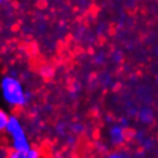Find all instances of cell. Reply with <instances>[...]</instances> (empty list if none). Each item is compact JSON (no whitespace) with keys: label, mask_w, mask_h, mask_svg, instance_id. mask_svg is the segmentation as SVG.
<instances>
[{"label":"cell","mask_w":158,"mask_h":158,"mask_svg":"<svg viewBox=\"0 0 158 158\" xmlns=\"http://www.w3.org/2000/svg\"><path fill=\"white\" fill-rule=\"evenodd\" d=\"M0 92L4 102L14 111L23 110L32 101V93L24 87L16 75L6 73L0 79Z\"/></svg>","instance_id":"6da1fadb"},{"label":"cell","mask_w":158,"mask_h":158,"mask_svg":"<svg viewBox=\"0 0 158 158\" xmlns=\"http://www.w3.org/2000/svg\"><path fill=\"white\" fill-rule=\"evenodd\" d=\"M2 135L5 142L8 144L10 150L27 152L32 147L23 122L16 112L10 114L6 130Z\"/></svg>","instance_id":"7a4b0ae2"},{"label":"cell","mask_w":158,"mask_h":158,"mask_svg":"<svg viewBox=\"0 0 158 158\" xmlns=\"http://www.w3.org/2000/svg\"><path fill=\"white\" fill-rule=\"evenodd\" d=\"M108 142L112 148H122L127 143L128 140V128L122 126L118 122L111 123L107 131Z\"/></svg>","instance_id":"3957f363"},{"label":"cell","mask_w":158,"mask_h":158,"mask_svg":"<svg viewBox=\"0 0 158 158\" xmlns=\"http://www.w3.org/2000/svg\"><path fill=\"white\" fill-rule=\"evenodd\" d=\"M136 118L143 125H152L155 123V111L152 108L144 106L141 109H139Z\"/></svg>","instance_id":"277c9868"},{"label":"cell","mask_w":158,"mask_h":158,"mask_svg":"<svg viewBox=\"0 0 158 158\" xmlns=\"http://www.w3.org/2000/svg\"><path fill=\"white\" fill-rule=\"evenodd\" d=\"M104 158H132V156L126 149H124V147H122V148H115L112 151H109Z\"/></svg>","instance_id":"5b68a950"},{"label":"cell","mask_w":158,"mask_h":158,"mask_svg":"<svg viewBox=\"0 0 158 158\" xmlns=\"http://www.w3.org/2000/svg\"><path fill=\"white\" fill-rule=\"evenodd\" d=\"M86 131V127L84 125L83 123L79 122H73L69 124V133L76 135V136H80L83 135Z\"/></svg>","instance_id":"8992f818"},{"label":"cell","mask_w":158,"mask_h":158,"mask_svg":"<svg viewBox=\"0 0 158 158\" xmlns=\"http://www.w3.org/2000/svg\"><path fill=\"white\" fill-rule=\"evenodd\" d=\"M55 133L60 138H64L67 134H69V124L64 120H60L55 125Z\"/></svg>","instance_id":"52a82bcc"},{"label":"cell","mask_w":158,"mask_h":158,"mask_svg":"<svg viewBox=\"0 0 158 158\" xmlns=\"http://www.w3.org/2000/svg\"><path fill=\"white\" fill-rule=\"evenodd\" d=\"M9 116H10V112H8L5 109L0 108V133L1 134H4L5 130H6Z\"/></svg>","instance_id":"ba28073f"},{"label":"cell","mask_w":158,"mask_h":158,"mask_svg":"<svg viewBox=\"0 0 158 158\" xmlns=\"http://www.w3.org/2000/svg\"><path fill=\"white\" fill-rule=\"evenodd\" d=\"M39 75L44 79H49L54 76V68L49 64H45L39 69Z\"/></svg>","instance_id":"9c48e42d"},{"label":"cell","mask_w":158,"mask_h":158,"mask_svg":"<svg viewBox=\"0 0 158 158\" xmlns=\"http://www.w3.org/2000/svg\"><path fill=\"white\" fill-rule=\"evenodd\" d=\"M93 147H94L95 151L99 155H107L109 152V146L106 142H103V141H100V140L95 141Z\"/></svg>","instance_id":"30bf717a"},{"label":"cell","mask_w":158,"mask_h":158,"mask_svg":"<svg viewBox=\"0 0 158 158\" xmlns=\"http://www.w3.org/2000/svg\"><path fill=\"white\" fill-rule=\"evenodd\" d=\"M27 157L28 158H44V152L40 150V148L36 146H32L27 151Z\"/></svg>","instance_id":"8fae6325"},{"label":"cell","mask_w":158,"mask_h":158,"mask_svg":"<svg viewBox=\"0 0 158 158\" xmlns=\"http://www.w3.org/2000/svg\"><path fill=\"white\" fill-rule=\"evenodd\" d=\"M51 158H75V156L69 150H55L52 152Z\"/></svg>","instance_id":"7c38bea8"},{"label":"cell","mask_w":158,"mask_h":158,"mask_svg":"<svg viewBox=\"0 0 158 158\" xmlns=\"http://www.w3.org/2000/svg\"><path fill=\"white\" fill-rule=\"evenodd\" d=\"M10 152V149H9V147L6 142H5V140L2 142L0 143V158H8V155Z\"/></svg>","instance_id":"4fadbf2b"},{"label":"cell","mask_w":158,"mask_h":158,"mask_svg":"<svg viewBox=\"0 0 158 158\" xmlns=\"http://www.w3.org/2000/svg\"><path fill=\"white\" fill-rule=\"evenodd\" d=\"M140 146L142 147V149H143V151H148V150H150L151 148L154 147V140L151 138H147L146 136V139L143 140L142 142L140 143Z\"/></svg>","instance_id":"5bb4252c"},{"label":"cell","mask_w":158,"mask_h":158,"mask_svg":"<svg viewBox=\"0 0 158 158\" xmlns=\"http://www.w3.org/2000/svg\"><path fill=\"white\" fill-rule=\"evenodd\" d=\"M146 136H147V134H146V132H144V131L139 130V131H136V132L133 133V136H132V138L134 139V141H136V142L140 144V143L142 142L143 140L146 139Z\"/></svg>","instance_id":"9a60e30c"},{"label":"cell","mask_w":158,"mask_h":158,"mask_svg":"<svg viewBox=\"0 0 158 158\" xmlns=\"http://www.w3.org/2000/svg\"><path fill=\"white\" fill-rule=\"evenodd\" d=\"M93 61H94L95 64H98V65H101V64H103L104 62H106V61H107V56H106V54H104V53L100 52V53H98V54L94 56Z\"/></svg>","instance_id":"2e32d148"},{"label":"cell","mask_w":158,"mask_h":158,"mask_svg":"<svg viewBox=\"0 0 158 158\" xmlns=\"http://www.w3.org/2000/svg\"><path fill=\"white\" fill-rule=\"evenodd\" d=\"M123 54H122V52H119V51H116V52H114L112 54H111V56H110V59H111V61L114 62L115 64H119L120 62L123 61Z\"/></svg>","instance_id":"e0dca14e"},{"label":"cell","mask_w":158,"mask_h":158,"mask_svg":"<svg viewBox=\"0 0 158 158\" xmlns=\"http://www.w3.org/2000/svg\"><path fill=\"white\" fill-rule=\"evenodd\" d=\"M8 158H28L27 157V152H22V151L10 150Z\"/></svg>","instance_id":"ac0fdd59"},{"label":"cell","mask_w":158,"mask_h":158,"mask_svg":"<svg viewBox=\"0 0 158 158\" xmlns=\"http://www.w3.org/2000/svg\"><path fill=\"white\" fill-rule=\"evenodd\" d=\"M118 123L122 126L125 127V128H128V127H130V120H128V118H126V117H120Z\"/></svg>","instance_id":"d6986e66"},{"label":"cell","mask_w":158,"mask_h":158,"mask_svg":"<svg viewBox=\"0 0 158 158\" xmlns=\"http://www.w3.org/2000/svg\"><path fill=\"white\" fill-rule=\"evenodd\" d=\"M80 89H81V88H80V85H78V84H73L71 87V89H70V93H71L72 96H75Z\"/></svg>","instance_id":"ffe728a7"},{"label":"cell","mask_w":158,"mask_h":158,"mask_svg":"<svg viewBox=\"0 0 158 158\" xmlns=\"http://www.w3.org/2000/svg\"><path fill=\"white\" fill-rule=\"evenodd\" d=\"M154 53H155V55L158 56V44L155 46V49H154Z\"/></svg>","instance_id":"44dd1931"},{"label":"cell","mask_w":158,"mask_h":158,"mask_svg":"<svg viewBox=\"0 0 158 158\" xmlns=\"http://www.w3.org/2000/svg\"><path fill=\"white\" fill-rule=\"evenodd\" d=\"M2 141H4V135L0 133V143L2 142Z\"/></svg>","instance_id":"7402d4cb"},{"label":"cell","mask_w":158,"mask_h":158,"mask_svg":"<svg viewBox=\"0 0 158 158\" xmlns=\"http://www.w3.org/2000/svg\"><path fill=\"white\" fill-rule=\"evenodd\" d=\"M6 1H7V0H0V6H1V5H4Z\"/></svg>","instance_id":"603a6c76"},{"label":"cell","mask_w":158,"mask_h":158,"mask_svg":"<svg viewBox=\"0 0 158 158\" xmlns=\"http://www.w3.org/2000/svg\"><path fill=\"white\" fill-rule=\"evenodd\" d=\"M156 83H157V85H158V75L156 76Z\"/></svg>","instance_id":"cb8c5ba5"},{"label":"cell","mask_w":158,"mask_h":158,"mask_svg":"<svg viewBox=\"0 0 158 158\" xmlns=\"http://www.w3.org/2000/svg\"><path fill=\"white\" fill-rule=\"evenodd\" d=\"M93 158H96V157H93Z\"/></svg>","instance_id":"d4e9b609"}]
</instances>
